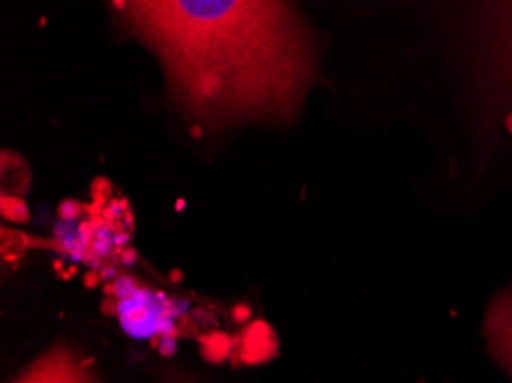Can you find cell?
<instances>
[{"label": "cell", "mask_w": 512, "mask_h": 383, "mask_svg": "<svg viewBox=\"0 0 512 383\" xmlns=\"http://www.w3.org/2000/svg\"><path fill=\"white\" fill-rule=\"evenodd\" d=\"M170 383H196V381H191V379H186V377H175Z\"/></svg>", "instance_id": "5b68a950"}, {"label": "cell", "mask_w": 512, "mask_h": 383, "mask_svg": "<svg viewBox=\"0 0 512 383\" xmlns=\"http://www.w3.org/2000/svg\"><path fill=\"white\" fill-rule=\"evenodd\" d=\"M487 333H490V345L496 358L506 363L512 372V294L494 303L487 319Z\"/></svg>", "instance_id": "3957f363"}, {"label": "cell", "mask_w": 512, "mask_h": 383, "mask_svg": "<svg viewBox=\"0 0 512 383\" xmlns=\"http://www.w3.org/2000/svg\"><path fill=\"white\" fill-rule=\"evenodd\" d=\"M501 17H503V37H506V51L512 62V0H503Z\"/></svg>", "instance_id": "277c9868"}, {"label": "cell", "mask_w": 512, "mask_h": 383, "mask_svg": "<svg viewBox=\"0 0 512 383\" xmlns=\"http://www.w3.org/2000/svg\"><path fill=\"white\" fill-rule=\"evenodd\" d=\"M157 51L193 120H287L313 78V46L290 0H118Z\"/></svg>", "instance_id": "6da1fadb"}, {"label": "cell", "mask_w": 512, "mask_h": 383, "mask_svg": "<svg viewBox=\"0 0 512 383\" xmlns=\"http://www.w3.org/2000/svg\"><path fill=\"white\" fill-rule=\"evenodd\" d=\"M14 383H99L90 365L76 351L58 345L19 374Z\"/></svg>", "instance_id": "7a4b0ae2"}]
</instances>
